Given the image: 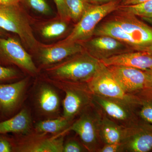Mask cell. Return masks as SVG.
I'll list each match as a JSON object with an SVG mask.
<instances>
[{"mask_svg": "<svg viewBox=\"0 0 152 152\" xmlns=\"http://www.w3.org/2000/svg\"><path fill=\"white\" fill-rule=\"evenodd\" d=\"M101 35L115 38L135 51H140L152 44V27L119 7L95 29L94 36Z\"/></svg>", "mask_w": 152, "mask_h": 152, "instance_id": "cell-1", "label": "cell"}, {"mask_svg": "<svg viewBox=\"0 0 152 152\" xmlns=\"http://www.w3.org/2000/svg\"><path fill=\"white\" fill-rule=\"evenodd\" d=\"M101 62L85 50L43 70L45 77L53 80L87 83L96 72Z\"/></svg>", "mask_w": 152, "mask_h": 152, "instance_id": "cell-2", "label": "cell"}, {"mask_svg": "<svg viewBox=\"0 0 152 152\" xmlns=\"http://www.w3.org/2000/svg\"><path fill=\"white\" fill-rule=\"evenodd\" d=\"M0 29L17 36L32 56L35 53L41 42L34 32L31 15L20 3L0 5Z\"/></svg>", "mask_w": 152, "mask_h": 152, "instance_id": "cell-3", "label": "cell"}, {"mask_svg": "<svg viewBox=\"0 0 152 152\" xmlns=\"http://www.w3.org/2000/svg\"><path fill=\"white\" fill-rule=\"evenodd\" d=\"M87 84L93 94L121 101L135 108L141 104L137 96L125 91L111 71L102 62L96 72Z\"/></svg>", "mask_w": 152, "mask_h": 152, "instance_id": "cell-4", "label": "cell"}, {"mask_svg": "<svg viewBox=\"0 0 152 152\" xmlns=\"http://www.w3.org/2000/svg\"><path fill=\"white\" fill-rule=\"evenodd\" d=\"M121 2V1H116L104 4L91 5L80 20L74 25L69 35L58 42L64 43L82 42L92 37L98 25L107 16L117 10Z\"/></svg>", "mask_w": 152, "mask_h": 152, "instance_id": "cell-5", "label": "cell"}, {"mask_svg": "<svg viewBox=\"0 0 152 152\" xmlns=\"http://www.w3.org/2000/svg\"><path fill=\"white\" fill-rule=\"evenodd\" d=\"M102 113L93 103L83 111L77 121L63 132L73 131L80 139L88 151L98 152L102 147L99 134Z\"/></svg>", "mask_w": 152, "mask_h": 152, "instance_id": "cell-6", "label": "cell"}, {"mask_svg": "<svg viewBox=\"0 0 152 152\" xmlns=\"http://www.w3.org/2000/svg\"><path fill=\"white\" fill-rule=\"evenodd\" d=\"M11 34H13L0 35V64L7 67L13 66L30 75H37L39 70L32 56L20 39Z\"/></svg>", "mask_w": 152, "mask_h": 152, "instance_id": "cell-7", "label": "cell"}, {"mask_svg": "<svg viewBox=\"0 0 152 152\" xmlns=\"http://www.w3.org/2000/svg\"><path fill=\"white\" fill-rule=\"evenodd\" d=\"M45 78L54 83L65 93L63 102V117L69 121L92 103V93L86 83L57 81Z\"/></svg>", "mask_w": 152, "mask_h": 152, "instance_id": "cell-8", "label": "cell"}, {"mask_svg": "<svg viewBox=\"0 0 152 152\" xmlns=\"http://www.w3.org/2000/svg\"><path fill=\"white\" fill-rule=\"evenodd\" d=\"M84 50L80 42L64 43L58 42L50 44L40 42L32 57L37 63L39 70L57 64Z\"/></svg>", "mask_w": 152, "mask_h": 152, "instance_id": "cell-9", "label": "cell"}, {"mask_svg": "<svg viewBox=\"0 0 152 152\" xmlns=\"http://www.w3.org/2000/svg\"><path fill=\"white\" fill-rule=\"evenodd\" d=\"M72 23L71 21L62 18L58 15L47 18H35L31 15L32 27L35 35L37 34L42 40L51 44L67 37L75 25Z\"/></svg>", "mask_w": 152, "mask_h": 152, "instance_id": "cell-10", "label": "cell"}, {"mask_svg": "<svg viewBox=\"0 0 152 152\" xmlns=\"http://www.w3.org/2000/svg\"><path fill=\"white\" fill-rule=\"evenodd\" d=\"M92 103L107 117L125 127L138 122L136 108L130 105L93 94Z\"/></svg>", "mask_w": 152, "mask_h": 152, "instance_id": "cell-11", "label": "cell"}, {"mask_svg": "<svg viewBox=\"0 0 152 152\" xmlns=\"http://www.w3.org/2000/svg\"><path fill=\"white\" fill-rule=\"evenodd\" d=\"M47 134L30 133L23 138L15 140V152H63L64 134H59L52 137Z\"/></svg>", "mask_w": 152, "mask_h": 152, "instance_id": "cell-12", "label": "cell"}, {"mask_svg": "<svg viewBox=\"0 0 152 152\" xmlns=\"http://www.w3.org/2000/svg\"><path fill=\"white\" fill-rule=\"evenodd\" d=\"M80 43L86 51L100 61L135 51L127 44L109 36H93L89 39Z\"/></svg>", "mask_w": 152, "mask_h": 152, "instance_id": "cell-13", "label": "cell"}, {"mask_svg": "<svg viewBox=\"0 0 152 152\" xmlns=\"http://www.w3.org/2000/svg\"><path fill=\"white\" fill-rule=\"evenodd\" d=\"M121 144L123 152L150 151L152 150V127L138 122L126 127Z\"/></svg>", "mask_w": 152, "mask_h": 152, "instance_id": "cell-14", "label": "cell"}, {"mask_svg": "<svg viewBox=\"0 0 152 152\" xmlns=\"http://www.w3.org/2000/svg\"><path fill=\"white\" fill-rule=\"evenodd\" d=\"M127 93L135 94L149 87V80L145 71L123 66H107Z\"/></svg>", "mask_w": 152, "mask_h": 152, "instance_id": "cell-15", "label": "cell"}, {"mask_svg": "<svg viewBox=\"0 0 152 152\" xmlns=\"http://www.w3.org/2000/svg\"><path fill=\"white\" fill-rule=\"evenodd\" d=\"M28 78L9 84H0V112L9 115L15 111L20 104Z\"/></svg>", "mask_w": 152, "mask_h": 152, "instance_id": "cell-16", "label": "cell"}, {"mask_svg": "<svg viewBox=\"0 0 152 152\" xmlns=\"http://www.w3.org/2000/svg\"><path fill=\"white\" fill-rule=\"evenodd\" d=\"M109 66H123L147 71L152 69V56L144 51H133L100 61Z\"/></svg>", "mask_w": 152, "mask_h": 152, "instance_id": "cell-17", "label": "cell"}, {"mask_svg": "<svg viewBox=\"0 0 152 152\" xmlns=\"http://www.w3.org/2000/svg\"><path fill=\"white\" fill-rule=\"evenodd\" d=\"M31 127L29 111L24 108L9 119L0 122V134L13 133L25 135L31 133Z\"/></svg>", "mask_w": 152, "mask_h": 152, "instance_id": "cell-18", "label": "cell"}, {"mask_svg": "<svg viewBox=\"0 0 152 152\" xmlns=\"http://www.w3.org/2000/svg\"><path fill=\"white\" fill-rule=\"evenodd\" d=\"M36 102L40 111L45 115L56 113L59 109V96L54 88L46 83L42 84L38 88Z\"/></svg>", "mask_w": 152, "mask_h": 152, "instance_id": "cell-19", "label": "cell"}, {"mask_svg": "<svg viewBox=\"0 0 152 152\" xmlns=\"http://www.w3.org/2000/svg\"><path fill=\"white\" fill-rule=\"evenodd\" d=\"M102 113L99 134L102 142L104 144L121 143L126 127L118 124Z\"/></svg>", "mask_w": 152, "mask_h": 152, "instance_id": "cell-20", "label": "cell"}, {"mask_svg": "<svg viewBox=\"0 0 152 152\" xmlns=\"http://www.w3.org/2000/svg\"><path fill=\"white\" fill-rule=\"evenodd\" d=\"M70 123L64 117H60L39 122L36 124L35 129L37 132L58 134L66 129Z\"/></svg>", "mask_w": 152, "mask_h": 152, "instance_id": "cell-21", "label": "cell"}, {"mask_svg": "<svg viewBox=\"0 0 152 152\" xmlns=\"http://www.w3.org/2000/svg\"><path fill=\"white\" fill-rule=\"evenodd\" d=\"M20 3L28 12L31 11L42 18L54 17L51 7L47 0H20Z\"/></svg>", "mask_w": 152, "mask_h": 152, "instance_id": "cell-22", "label": "cell"}, {"mask_svg": "<svg viewBox=\"0 0 152 152\" xmlns=\"http://www.w3.org/2000/svg\"><path fill=\"white\" fill-rule=\"evenodd\" d=\"M65 2L69 18L75 24L91 5L87 0H65Z\"/></svg>", "mask_w": 152, "mask_h": 152, "instance_id": "cell-23", "label": "cell"}, {"mask_svg": "<svg viewBox=\"0 0 152 152\" xmlns=\"http://www.w3.org/2000/svg\"><path fill=\"white\" fill-rule=\"evenodd\" d=\"M119 7L140 18L148 17L152 14V0L134 5L120 6Z\"/></svg>", "mask_w": 152, "mask_h": 152, "instance_id": "cell-24", "label": "cell"}, {"mask_svg": "<svg viewBox=\"0 0 152 152\" xmlns=\"http://www.w3.org/2000/svg\"><path fill=\"white\" fill-rule=\"evenodd\" d=\"M142 103L139 116L147 124L152 127V99H140Z\"/></svg>", "mask_w": 152, "mask_h": 152, "instance_id": "cell-25", "label": "cell"}, {"mask_svg": "<svg viewBox=\"0 0 152 152\" xmlns=\"http://www.w3.org/2000/svg\"><path fill=\"white\" fill-rule=\"evenodd\" d=\"M20 77V74L15 68L0 64V82L7 81Z\"/></svg>", "mask_w": 152, "mask_h": 152, "instance_id": "cell-26", "label": "cell"}, {"mask_svg": "<svg viewBox=\"0 0 152 152\" xmlns=\"http://www.w3.org/2000/svg\"><path fill=\"white\" fill-rule=\"evenodd\" d=\"M88 152L82 143L76 139H69L64 142L63 152Z\"/></svg>", "mask_w": 152, "mask_h": 152, "instance_id": "cell-27", "label": "cell"}, {"mask_svg": "<svg viewBox=\"0 0 152 152\" xmlns=\"http://www.w3.org/2000/svg\"><path fill=\"white\" fill-rule=\"evenodd\" d=\"M15 140L0 134V152H15Z\"/></svg>", "mask_w": 152, "mask_h": 152, "instance_id": "cell-28", "label": "cell"}, {"mask_svg": "<svg viewBox=\"0 0 152 152\" xmlns=\"http://www.w3.org/2000/svg\"><path fill=\"white\" fill-rule=\"evenodd\" d=\"M53 1L56 7L57 15L62 18L71 21L68 16L65 0H53Z\"/></svg>", "mask_w": 152, "mask_h": 152, "instance_id": "cell-29", "label": "cell"}, {"mask_svg": "<svg viewBox=\"0 0 152 152\" xmlns=\"http://www.w3.org/2000/svg\"><path fill=\"white\" fill-rule=\"evenodd\" d=\"M99 152H122L123 148L121 143L104 144Z\"/></svg>", "mask_w": 152, "mask_h": 152, "instance_id": "cell-30", "label": "cell"}, {"mask_svg": "<svg viewBox=\"0 0 152 152\" xmlns=\"http://www.w3.org/2000/svg\"><path fill=\"white\" fill-rule=\"evenodd\" d=\"M148 0H122L120 6H126L134 5L141 4Z\"/></svg>", "mask_w": 152, "mask_h": 152, "instance_id": "cell-31", "label": "cell"}, {"mask_svg": "<svg viewBox=\"0 0 152 152\" xmlns=\"http://www.w3.org/2000/svg\"><path fill=\"white\" fill-rule=\"evenodd\" d=\"M116 1H122V0H87L89 4L92 5H102L107 4Z\"/></svg>", "mask_w": 152, "mask_h": 152, "instance_id": "cell-32", "label": "cell"}, {"mask_svg": "<svg viewBox=\"0 0 152 152\" xmlns=\"http://www.w3.org/2000/svg\"><path fill=\"white\" fill-rule=\"evenodd\" d=\"M141 95L144 98H152V88H148L143 90L141 93Z\"/></svg>", "mask_w": 152, "mask_h": 152, "instance_id": "cell-33", "label": "cell"}, {"mask_svg": "<svg viewBox=\"0 0 152 152\" xmlns=\"http://www.w3.org/2000/svg\"><path fill=\"white\" fill-rule=\"evenodd\" d=\"M20 3V0H0V5L15 4Z\"/></svg>", "mask_w": 152, "mask_h": 152, "instance_id": "cell-34", "label": "cell"}, {"mask_svg": "<svg viewBox=\"0 0 152 152\" xmlns=\"http://www.w3.org/2000/svg\"><path fill=\"white\" fill-rule=\"evenodd\" d=\"M148 75L149 80V87L152 88V69L148 70L145 71Z\"/></svg>", "mask_w": 152, "mask_h": 152, "instance_id": "cell-35", "label": "cell"}, {"mask_svg": "<svg viewBox=\"0 0 152 152\" xmlns=\"http://www.w3.org/2000/svg\"><path fill=\"white\" fill-rule=\"evenodd\" d=\"M139 51L145 52L152 56V44L148 46L145 47V48L142 49V50Z\"/></svg>", "mask_w": 152, "mask_h": 152, "instance_id": "cell-36", "label": "cell"}, {"mask_svg": "<svg viewBox=\"0 0 152 152\" xmlns=\"http://www.w3.org/2000/svg\"><path fill=\"white\" fill-rule=\"evenodd\" d=\"M142 20H143L145 22H146L152 25V14L149 16L143 17L141 18Z\"/></svg>", "mask_w": 152, "mask_h": 152, "instance_id": "cell-37", "label": "cell"}, {"mask_svg": "<svg viewBox=\"0 0 152 152\" xmlns=\"http://www.w3.org/2000/svg\"><path fill=\"white\" fill-rule=\"evenodd\" d=\"M10 33L7 32L5 31H4V30L0 29V35L1 36H7L9 34H10Z\"/></svg>", "mask_w": 152, "mask_h": 152, "instance_id": "cell-38", "label": "cell"}, {"mask_svg": "<svg viewBox=\"0 0 152 152\" xmlns=\"http://www.w3.org/2000/svg\"><path fill=\"white\" fill-rule=\"evenodd\" d=\"M0 115H1V112H0Z\"/></svg>", "mask_w": 152, "mask_h": 152, "instance_id": "cell-39", "label": "cell"}]
</instances>
